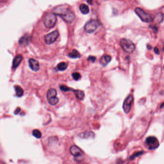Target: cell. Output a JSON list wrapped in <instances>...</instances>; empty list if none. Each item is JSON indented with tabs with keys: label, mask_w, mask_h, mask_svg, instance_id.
Returning a JSON list of instances; mask_svg holds the SVG:
<instances>
[{
	"label": "cell",
	"mask_w": 164,
	"mask_h": 164,
	"mask_svg": "<svg viewBox=\"0 0 164 164\" xmlns=\"http://www.w3.org/2000/svg\"><path fill=\"white\" fill-rule=\"evenodd\" d=\"M54 13L58 15L66 23H71L75 19V15L69 8L63 6H58L54 10Z\"/></svg>",
	"instance_id": "1"
},
{
	"label": "cell",
	"mask_w": 164,
	"mask_h": 164,
	"mask_svg": "<svg viewBox=\"0 0 164 164\" xmlns=\"http://www.w3.org/2000/svg\"><path fill=\"white\" fill-rule=\"evenodd\" d=\"M69 152L74 157V160L78 163L81 162L85 158L84 153L82 150L76 145H72L69 149Z\"/></svg>",
	"instance_id": "2"
},
{
	"label": "cell",
	"mask_w": 164,
	"mask_h": 164,
	"mask_svg": "<svg viewBox=\"0 0 164 164\" xmlns=\"http://www.w3.org/2000/svg\"><path fill=\"white\" fill-rule=\"evenodd\" d=\"M120 44L123 51L127 53L131 54L135 51V44L130 40L122 39L120 41Z\"/></svg>",
	"instance_id": "3"
},
{
	"label": "cell",
	"mask_w": 164,
	"mask_h": 164,
	"mask_svg": "<svg viewBox=\"0 0 164 164\" xmlns=\"http://www.w3.org/2000/svg\"><path fill=\"white\" fill-rule=\"evenodd\" d=\"M56 22V15L54 13H48L45 15L43 23L46 28H52L55 26Z\"/></svg>",
	"instance_id": "4"
},
{
	"label": "cell",
	"mask_w": 164,
	"mask_h": 164,
	"mask_svg": "<svg viewBox=\"0 0 164 164\" xmlns=\"http://www.w3.org/2000/svg\"><path fill=\"white\" fill-rule=\"evenodd\" d=\"M135 12L139 17L144 22L150 23L153 21V19L151 15L145 12L141 8H136L135 9Z\"/></svg>",
	"instance_id": "5"
},
{
	"label": "cell",
	"mask_w": 164,
	"mask_h": 164,
	"mask_svg": "<svg viewBox=\"0 0 164 164\" xmlns=\"http://www.w3.org/2000/svg\"><path fill=\"white\" fill-rule=\"evenodd\" d=\"M46 97L48 102L52 106H55L59 102V99L57 97V91L55 89H49L47 92Z\"/></svg>",
	"instance_id": "6"
},
{
	"label": "cell",
	"mask_w": 164,
	"mask_h": 164,
	"mask_svg": "<svg viewBox=\"0 0 164 164\" xmlns=\"http://www.w3.org/2000/svg\"><path fill=\"white\" fill-rule=\"evenodd\" d=\"M99 26V23L97 20H90L85 25V31L88 33H92L97 29Z\"/></svg>",
	"instance_id": "7"
},
{
	"label": "cell",
	"mask_w": 164,
	"mask_h": 164,
	"mask_svg": "<svg viewBox=\"0 0 164 164\" xmlns=\"http://www.w3.org/2000/svg\"><path fill=\"white\" fill-rule=\"evenodd\" d=\"M148 149L150 150H153L157 149L159 145V143L156 137L153 136H150L147 137L145 140Z\"/></svg>",
	"instance_id": "8"
},
{
	"label": "cell",
	"mask_w": 164,
	"mask_h": 164,
	"mask_svg": "<svg viewBox=\"0 0 164 164\" xmlns=\"http://www.w3.org/2000/svg\"><path fill=\"white\" fill-rule=\"evenodd\" d=\"M133 101V97L132 95H129L125 100L123 104V108L126 113H128L130 111Z\"/></svg>",
	"instance_id": "9"
},
{
	"label": "cell",
	"mask_w": 164,
	"mask_h": 164,
	"mask_svg": "<svg viewBox=\"0 0 164 164\" xmlns=\"http://www.w3.org/2000/svg\"><path fill=\"white\" fill-rule=\"evenodd\" d=\"M58 31H54L46 35L45 38V42L48 44H51L54 43L56 41L57 39L58 38Z\"/></svg>",
	"instance_id": "10"
},
{
	"label": "cell",
	"mask_w": 164,
	"mask_h": 164,
	"mask_svg": "<svg viewBox=\"0 0 164 164\" xmlns=\"http://www.w3.org/2000/svg\"><path fill=\"white\" fill-rule=\"evenodd\" d=\"M29 68L33 71L37 72L40 69V64L38 61L35 59L30 58L29 60Z\"/></svg>",
	"instance_id": "11"
},
{
	"label": "cell",
	"mask_w": 164,
	"mask_h": 164,
	"mask_svg": "<svg viewBox=\"0 0 164 164\" xmlns=\"http://www.w3.org/2000/svg\"><path fill=\"white\" fill-rule=\"evenodd\" d=\"M70 91L74 93L76 97L78 100H82L84 98L85 94L83 91H80V90H75L74 89L69 88V92H70Z\"/></svg>",
	"instance_id": "12"
},
{
	"label": "cell",
	"mask_w": 164,
	"mask_h": 164,
	"mask_svg": "<svg viewBox=\"0 0 164 164\" xmlns=\"http://www.w3.org/2000/svg\"><path fill=\"white\" fill-rule=\"evenodd\" d=\"M23 59V56L21 55H17L15 56L13 62V69H15L19 66Z\"/></svg>",
	"instance_id": "13"
},
{
	"label": "cell",
	"mask_w": 164,
	"mask_h": 164,
	"mask_svg": "<svg viewBox=\"0 0 164 164\" xmlns=\"http://www.w3.org/2000/svg\"><path fill=\"white\" fill-rule=\"evenodd\" d=\"M111 57L110 55H105L102 57L100 60V63L102 65L105 66L111 61Z\"/></svg>",
	"instance_id": "14"
},
{
	"label": "cell",
	"mask_w": 164,
	"mask_h": 164,
	"mask_svg": "<svg viewBox=\"0 0 164 164\" xmlns=\"http://www.w3.org/2000/svg\"><path fill=\"white\" fill-rule=\"evenodd\" d=\"M164 20V15L162 13H158L153 19V21L157 24H160Z\"/></svg>",
	"instance_id": "15"
},
{
	"label": "cell",
	"mask_w": 164,
	"mask_h": 164,
	"mask_svg": "<svg viewBox=\"0 0 164 164\" xmlns=\"http://www.w3.org/2000/svg\"><path fill=\"white\" fill-rule=\"evenodd\" d=\"M80 10L81 13L84 14V15L88 14L89 11H90L89 7L88 6V5H85V4H84V3L80 5Z\"/></svg>",
	"instance_id": "16"
},
{
	"label": "cell",
	"mask_w": 164,
	"mask_h": 164,
	"mask_svg": "<svg viewBox=\"0 0 164 164\" xmlns=\"http://www.w3.org/2000/svg\"><path fill=\"white\" fill-rule=\"evenodd\" d=\"M15 94H16V96L19 97L22 96L24 94V91L20 86H15Z\"/></svg>",
	"instance_id": "17"
},
{
	"label": "cell",
	"mask_w": 164,
	"mask_h": 164,
	"mask_svg": "<svg viewBox=\"0 0 164 164\" xmlns=\"http://www.w3.org/2000/svg\"><path fill=\"white\" fill-rule=\"evenodd\" d=\"M68 56L70 58L74 59L78 58H80L81 57V55H80L78 51L76 50H75V49L73 50H72V52L69 53Z\"/></svg>",
	"instance_id": "18"
},
{
	"label": "cell",
	"mask_w": 164,
	"mask_h": 164,
	"mask_svg": "<svg viewBox=\"0 0 164 164\" xmlns=\"http://www.w3.org/2000/svg\"><path fill=\"white\" fill-rule=\"evenodd\" d=\"M68 66V64L66 63L61 62V63H59V64H58L57 66V68L58 69V70L63 71H64L66 69Z\"/></svg>",
	"instance_id": "19"
},
{
	"label": "cell",
	"mask_w": 164,
	"mask_h": 164,
	"mask_svg": "<svg viewBox=\"0 0 164 164\" xmlns=\"http://www.w3.org/2000/svg\"><path fill=\"white\" fill-rule=\"evenodd\" d=\"M32 135L37 139H40L42 137V134L41 132L38 129H34L32 131Z\"/></svg>",
	"instance_id": "20"
},
{
	"label": "cell",
	"mask_w": 164,
	"mask_h": 164,
	"mask_svg": "<svg viewBox=\"0 0 164 164\" xmlns=\"http://www.w3.org/2000/svg\"><path fill=\"white\" fill-rule=\"evenodd\" d=\"M143 151H139V152H137L136 153H134L133 155H132L131 157H130V160H133L136 158L137 157H139L141 155H143Z\"/></svg>",
	"instance_id": "21"
},
{
	"label": "cell",
	"mask_w": 164,
	"mask_h": 164,
	"mask_svg": "<svg viewBox=\"0 0 164 164\" xmlns=\"http://www.w3.org/2000/svg\"><path fill=\"white\" fill-rule=\"evenodd\" d=\"M72 77L75 80H80V78H81V75L78 72H75L72 74Z\"/></svg>",
	"instance_id": "22"
},
{
	"label": "cell",
	"mask_w": 164,
	"mask_h": 164,
	"mask_svg": "<svg viewBox=\"0 0 164 164\" xmlns=\"http://www.w3.org/2000/svg\"><path fill=\"white\" fill-rule=\"evenodd\" d=\"M88 61H90L92 62V63H94L95 61L96 60V57L94 56H89L88 58Z\"/></svg>",
	"instance_id": "23"
},
{
	"label": "cell",
	"mask_w": 164,
	"mask_h": 164,
	"mask_svg": "<svg viewBox=\"0 0 164 164\" xmlns=\"http://www.w3.org/2000/svg\"><path fill=\"white\" fill-rule=\"evenodd\" d=\"M154 52H155V53L157 54H159V49H158L157 47H155V49H154Z\"/></svg>",
	"instance_id": "24"
},
{
	"label": "cell",
	"mask_w": 164,
	"mask_h": 164,
	"mask_svg": "<svg viewBox=\"0 0 164 164\" xmlns=\"http://www.w3.org/2000/svg\"><path fill=\"white\" fill-rule=\"evenodd\" d=\"M20 110H21V109H20V108H17V109H16V110H15V115H17V114H18L19 112H20Z\"/></svg>",
	"instance_id": "25"
},
{
	"label": "cell",
	"mask_w": 164,
	"mask_h": 164,
	"mask_svg": "<svg viewBox=\"0 0 164 164\" xmlns=\"http://www.w3.org/2000/svg\"><path fill=\"white\" fill-rule=\"evenodd\" d=\"M147 49H148V50H151L152 49V46L150 45H147Z\"/></svg>",
	"instance_id": "26"
},
{
	"label": "cell",
	"mask_w": 164,
	"mask_h": 164,
	"mask_svg": "<svg viewBox=\"0 0 164 164\" xmlns=\"http://www.w3.org/2000/svg\"><path fill=\"white\" fill-rule=\"evenodd\" d=\"M152 29H153V31H154L155 32V31L157 32V28H155H155H153H153H152Z\"/></svg>",
	"instance_id": "27"
},
{
	"label": "cell",
	"mask_w": 164,
	"mask_h": 164,
	"mask_svg": "<svg viewBox=\"0 0 164 164\" xmlns=\"http://www.w3.org/2000/svg\"><path fill=\"white\" fill-rule=\"evenodd\" d=\"M164 107V102L162 104H161V106H160V108H162Z\"/></svg>",
	"instance_id": "28"
},
{
	"label": "cell",
	"mask_w": 164,
	"mask_h": 164,
	"mask_svg": "<svg viewBox=\"0 0 164 164\" xmlns=\"http://www.w3.org/2000/svg\"><path fill=\"white\" fill-rule=\"evenodd\" d=\"M163 68H164V66H163Z\"/></svg>",
	"instance_id": "29"
}]
</instances>
